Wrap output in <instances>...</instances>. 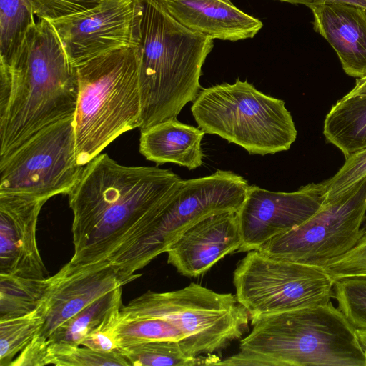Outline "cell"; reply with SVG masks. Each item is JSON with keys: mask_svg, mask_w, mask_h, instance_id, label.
<instances>
[{"mask_svg": "<svg viewBox=\"0 0 366 366\" xmlns=\"http://www.w3.org/2000/svg\"><path fill=\"white\" fill-rule=\"evenodd\" d=\"M122 287H119L101 296L81 311L59 325L45 342L41 352L39 365L46 347L54 343H68L81 345L82 340L99 326L122 305Z\"/></svg>", "mask_w": 366, "mask_h": 366, "instance_id": "cell-21", "label": "cell"}, {"mask_svg": "<svg viewBox=\"0 0 366 366\" xmlns=\"http://www.w3.org/2000/svg\"><path fill=\"white\" fill-rule=\"evenodd\" d=\"M122 286L114 269L107 263L85 264L69 261L50 276L45 297V322L10 366H39L45 342L59 325L101 296Z\"/></svg>", "mask_w": 366, "mask_h": 366, "instance_id": "cell-13", "label": "cell"}, {"mask_svg": "<svg viewBox=\"0 0 366 366\" xmlns=\"http://www.w3.org/2000/svg\"><path fill=\"white\" fill-rule=\"evenodd\" d=\"M118 348L122 346L156 340L178 342L180 345L184 335L171 323L159 318L122 319L115 328Z\"/></svg>", "mask_w": 366, "mask_h": 366, "instance_id": "cell-27", "label": "cell"}, {"mask_svg": "<svg viewBox=\"0 0 366 366\" xmlns=\"http://www.w3.org/2000/svg\"><path fill=\"white\" fill-rule=\"evenodd\" d=\"M46 313L44 298L27 314L0 320V366H10L17 355L31 342L42 328Z\"/></svg>", "mask_w": 366, "mask_h": 366, "instance_id": "cell-25", "label": "cell"}, {"mask_svg": "<svg viewBox=\"0 0 366 366\" xmlns=\"http://www.w3.org/2000/svg\"><path fill=\"white\" fill-rule=\"evenodd\" d=\"M313 28L333 48L344 71L357 79L366 75V9L323 1L310 6Z\"/></svg>", "mask_w": 366, "mask_h": 366, "instance_id": "cell-17", "label": "cell"}, {"mask_svg": "<svg viewBox=\"0 0 366 366\" xmlns=\"http://www.w3.org/2000/svg\"><path fill=\"white\" fill-rule=\"evenodd\" d=\"M198 127L244 148L250 154L288 150L297 132L283 100L237 79L202 88L191 107Z\"/></svg>", "mask_w": 366, "mask_h": 366, "instance_id": "cell-6", "label": "cell"}, {"mask_svg": "<svg viewBox=\"0 0 366 366\" xmlns=\"http://www.w3.org/2000/svg\"><path fill=\"white\" fill-rule=\"evenodd\" d=\"M46 202L28 195L0 194V274L48 277L36 242L37 221Z\"/></svg>", "mask_w": 366, "mask_h": 366, "instance_id": "cell-15", "label": "cell"}, {"mask_svg": "<svg viewBox=\"0 0 366 366\" xmlns=\"http://www.w3.org/2000/svg\"><path fill=\"white\" fill-rule=\"evenodd\" d=\"M366 214V177L320 208L296 228L257 250L280 259L321 266L350 250L362 235Z\"/></svg>", "mask_w": 366, "mask_h": 366, "instance_id": "cell-10", "label": "cell"}, {"mask_svg": "<svg viewBox=\"0 0 366 366\" xmlns=\"http://www.w3.org/2000/svg\"><path fill=\"white\" fill-rule=\"evenodd\" d=\"M249 184L229 170H217L202 177L181 179L167 197L152 234V257L155 259L189 227L213 214L238 212Z\"/></svg>", "mask_w": 366, "mask_h": 366, "instance_id": "cell-11", "label": "cell"}, {"mask_svg": "<svg viewBox=\"0 0 366 366\" xmlns=\"http://www.w3.org/2000/svg\"><path fill=\"white\" fill-rule=\"evenodd\" d=\"M281 2L289 3L292 4H302L307 7L310 6L323 2V1H332L337 3L348 4L354 6L362 7L366 9V0H276Z\"/></svg>", "mask_w": 366, "mask_h": 366, "instance_id": "cell-33", "label": "cell"}, {"mask_svg": "<svg viewBox=\"0 0 366 366\" xmlns=\"http://www.w3.org/2000/svg\"><path fill=\"white\" fill-rule=\"evenodd\" d=\"M325 199L320 183L290 192L249 185L237 212L242 238L237 252L257 250L273 237L296 228L311 217Z\"/></svg>", "mask_w": 366, "mask_h": 366, "instance_id": "cell-14", "label": "cell"}, {"mask_svg": "<svg viewBox=\"0 0 366 366\" xmlns=\"http://www.w3.org/2000/svg\"><path fill=\"white\" fill-rule=\"evenodd\" d=\"M50 276L35 279L12 274H0V320L27 314L44 300Z\"/></svg>", "mask_w": 366, "mask_h": 366, "instance_id": "cell-23", "label": "cell"}, {"mask_svg": "<svg viewBox=\"0 0 366 366\" xmlns=\"http://www.w3.org/2000/svg\"><path fill=\"white\" fill-rule=\"evenodd\" d=\"M159 3L182 25L213 39L237 41L252 39L263 26L259 19L239 9L231 0H164Z\"/></svg>", "mask_w": 366, "mask_h": 366, "instance_id": "cell-18", "label": "cell"}, {"mask_svg": "<svg viewBox=\"0 0 366 366\" xmlns=\"http://www.w3.org/2000/svg\"><path fill=\"white\" fill-rule=\"evenodd\" d=\"M204 134L199 127L176 117L168 119L141 129L139 152L157 165L173 163L194 169L203 164L201 143Z\"/></svg>", "mask_w": 366, "mask_h": 366, "instance_id": "cell-19", "label": "cell"}, {"mask_svg": "<svg viewBox=\"0 0 366 366\" xmlns=\"http://www.w3.org/2000/svg\"><path fill=\"white\" fill-rule=\"evenodd\" d=\"M366 94V75L356 79L355 86L344 97H351Z\"/></svg>", "mask_w": 366, "mask_h": 366, "instance_id": "cell-34", "label": "cell"}, {"mask_svg": "<svg viewBox=\"0 0 366 366\" xmlns=\"http://www.w3.org/2000/svg\"><path fill=\"white\" fill-rule=\"evenodd\" d=\"M155 1H159V2H161V1H164V0H155Z\"/></svg>", "mask_w": 366, "mask_h": 366, "instance_id": "cell-36", "label": "cell"}, {"mask_svg": "<svg viewBox=\"0 0 366 366\" xmlns=\"http://www.w3.org/2000/svg\"><path fill=\"white\" fill-rule=\"evenodd\" d=\"M323 134L347 158L366 147V94L343 97L325 117Z\"/></svg>", "mask_w": 366, "mask_h": 366, "instance_id": "cell-20", "label": "cell"}, {"mask_svg": "<svg viewBox=\"0 0 366 366\" xmlns=\"http://www.w3.org/2000/svg\"><path fill=\"white\" fill-rule=\"evenodd\" d=\"M182 179L170 169L124 166L99 154L84 167L69 195L76 264L107 263L122 285L153 259L154 229Z\"/></svg>", "mask_w": 366, "mask_h": 366, "instance_id": "cell-1", "label": "cell"}, {"mask_svg": "<svg viewBox=\"0 0 366 366\" xmlns=\"http://www.w3.org/2000/svg\"><path fill=\"white\" fill-rule=\"evenodd\" d=\"M250 320L239 351L216 365L366 366L355 328L331 301Z\"/></svg>", "mask_w": 366, "mask_h": 366, "instance_id": "cell-3", "label": "cell"}, {"mask_svg": "<svg viewBox=\"0 0 366 366\" xmlns=\"http://www.w3.org/2000/svg\"><path fill=\"white\" fill-rule=\"evenodd\" d=\"M333 298L355 330H366V276L334 280Z\"/></svg>", "mask_w": 366, "mask_h": 366, "instance_id": "cell-28", "label": "cell"}, {"mask_svg": "<svg viewBox=\"0 0 366 366\" xmlns=\"http://www.w3.org/2000/svg\"><path fill=\"white\" fill-rule=\"evenodd\" d=\"M334 280L321 267L247 252L233 272L237 301L249 318L325 305L333 297Z\"/></svg>", "mask_w": 366, "mask_h": 366, "instance_id": "cell-8", "label": "cell"}, {"mask_svg": "<svg viewBox=\"0 0 366 366\" xmlns=\"http://www.w3.org/2000/svg\"><path fill=\"white\" fill-rule=\"evenodd\" d=\"M102 0H30L33 11L39 19H59L89 10Z\"/></svg>", "mask_w": 366, "mask_h": 366, "instance_id": "cell-31", "label": "cell"}, {"mask_svg": "<svg viewBox=\"0 0 366 366\" xmlns=\"http://www.w3.org/2000/svg\"><path fill=\"white\" fill-rule=\"evenodd\" d=\"M320 267L334 280L348 277L366 276V232L350 250Z\"/></svg>", "mask_w": 366, "mask_h": 366, "instance_id": "cell-30", "label": "cell"}, {"mask_svg": "<svg viewBox=\"0 0 366 366\" xmlns=\"http://www.w3.org/2000/svg\"><path fill=\"white\" fill-rule=\"evenodd\" d=\"M117 350L134 366L216 365V355L191 356L176 341L156 340L119 347Z\"/></svg>", "mask_w": 366, "mask_h": 366, "instance_id": "cell-22", "label": "cell"}, {"mask_svg": "<svg viewBox=\"0 0 366 366\" xmlns=\"http://www.w3.org/2000/svg\"><path fill=\"white\" fill-rule=\"evenodd\" d=\"M366 177V147L345 158L339 171L331 178L320 182L325 197L332 199Z\"/></svg>", "mask_w": 366, "mask_h": 366, "instance_id": "cell-29", "label": "cell"}, {"mask_svg": "<svg viewBox=\"0 0 366 366\" xmlns=\"http://www.w3.org/2000/svg\"><path fill=\"white\" fill-rule=\"evenodd\" d=\"M139 81L140 129L178 116L202 89L214 39L179 22L160 3L142 0Z\"/></svg>", "mask_w": 366, "mask_h": 366, "instance_id": "cell-4", "label": "cell"}, {"mask_svg": "<svg viewBox=\"0 0 366 366\" xmlns=\"http://www.w3.org/2000/svg\"><path fill=\"white\" fill-rule=\"evenodd\" d=\"M77 98L76 69L52 24L40 19L10 62H0V157L73 117Z\"/></svg>", "mask_w": 366, "mask_h": 366, "instance_id": "cell-2", "label": "cell"}, {"mask_svg": "<svg viewBox=\"0 0 366 366\" xmlns=\"http://www.w3.org/2000/svg\"><path fill=\"white\" fill-rule=\"evenodd\" d=\"M30 0H0V62L8 64L36 24Z\"/></svg>", "mask_w": 366, "mask_h": 366, "instance_id": "cell-24", "label": "cell"}, {"mask_svg": "<svg viewBox=\"0 0 366 366\" xmlns=\"http://www.w3.org/2000/svg\"><path fill=\"white\" fill-rule=\"evenodd\" d=\"M120 309L114 311L81 342V345L99 352H112L118 349L115 328Z\"/></svg>", "mask_w": 366, "mask_h": 366, "instance_id": "cell-32", "label": "cell"}, {"mask_svg": "<svg viewBox=\"0 0 366 366\" xmlns=\"http://www.w3.org/2000/svg\"><path fill=\"white\" fill-rule=\"evenodd\" d=\"M241 245L237 212H219L185 230L167 250V262L181 274L197 277Z\"/></svg>", "mask_w": 366, "mask_h": 366, "instance_id": "cell-16", "label": "cell"}, {"mask_svg": "<svg viewBox=\"0 0 366 366\" xmlns=\"http://www.w3.org/2000/svg\"><path fill=\"white\" fill-rule=\"evenodd\" d=\"M68 343L49 345L45 351L43 365L130 366L129 362L117 350L104 352Z\"/></svg>", "mask_w": 366, "mask_h": 366, "instance_id": "cell-26", "label": "cell"}, {"mask_svg": "<svg viewBox=\"0 0 366 366\" xmlns=\"http://www.w3.org/2000/svg\"><path fill=\"white\" fill-rule=\"evenodd\" d=\"M142 0H102L94 7L49 21L76 67L97 56L140 45Z\"/></svg>", "mask_w": 366, "mask_h": 366, "instance_id": "cell-12", "label": "cell"}, {"mask_svg": "<svg viewBox=\"0 0 366 366\" xmlns=\"http://www.w3.org/2000/svg\"><path fill=\"white\" fill-rule=\"evenodd\" d=\"M122 319L159 318L184 336L181 344L191 356L215 354L239 340L249 329V315L230 293H219L197 283L177 290L147 291L119 310Z\"/></svg>", "mask_w": 366, "mask_h": 366, "instance_id": "cell-7", "label": "cell"}, {"mask_svg": "<svg viewBox=\"0 0 366 366\" xmlns=\"http://www.w3.org/2000/svg\"><path fill=\"white\" fill-rule=\"evenodd\" d=\"M356 333L366 359V330H356Z\"/></svg>", "mask_w": 366, "mask_h": 366, "instance_id": "cell-35", "label": "cell"}, {"mask_svg": "<svg viewBox=\"0 0 366 366\" xmlns=\"http://www.w3.org/2000/svg\"><path fill=\"white\" fill-rule=\"evenodd\" d=\"M84 166L78 164L74 117L40 130L0 157V194H24L48 201L69 194Z\"/></svg>", "mask_w": 366, "mask_h": 366, "instance_id": "cell-9", "label": "cell"}, {"mask_svg": "<svg viewBox=\"0 0 366 366\" xmlns=\"http://www.w3.org/2000/svg\"><path fill=\"white\" fill-rule=\"evenodd\" d=\"M140 46L122 47L77 66L76 157L85 166L123 133L142 126Z\"/></svg>", "mask_w": 366, "mask_h": 366, "instance_id": "cell-5", "label": "cell"}]
</instances>
